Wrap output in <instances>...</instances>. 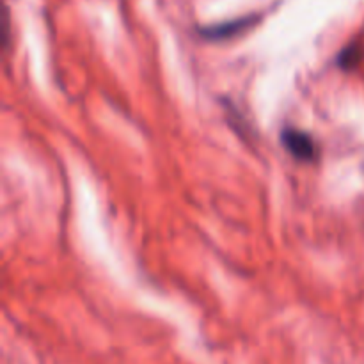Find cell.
Listing matches in <instances>:
<instances>
[{
  "label": "cell",
  "mask_w": 364,
  "mask_h": 364,
  "mask_svg": "<svg viewBox=\"0 0 364 364\" xmlns=\"http://www.w3.org/2000/svg\"><path fill=\"white\" fill-rule=\"evenodd\" d=\"M283 142L288 148V151L299 160L311 162L318 155V146H316L315 139L306 134V132L295 130V128H287L283 132Z\"/></svg>",
  "instance_id": "obj_1"
},
{
  "label": "cell",
  "mask_w": 364,
  "mask_h": 364,
  "mask_svg": "<svg viewBox=\"0 0 364 364\" xmlns=\"http://www.w3.org/2000/svg\"><path fill=\"white\" fill-rule=\"evenodd\" d=\"M363 60L364 45H361V43H352V45H348L347 48L340 53V57H338V63H340V66L343 68V70H354V68H358Z\"/></svg>",
  "instance_id": "obj_3"
},
{
  "label": "cell",
  "mask_w": 364,
  "mask_h": 364,
  "mask_svg": "<svg viewBox=\"0 0 364 364\" xmlns=\"http://www.w3.org/2000/svg\"><path fill=\"white\" fill-rule=\"evenodd\" d=\"M256 18L255 16H247V18H240V20H235V21H228V23H220V25H212L208 28H203L201 34L205 38L210 39H224V38H231V36L238 34L242 32L244 28L251 27L255 23Z\"/></svg>",
  "instance_id": "obj_2"
}]
</instances>
